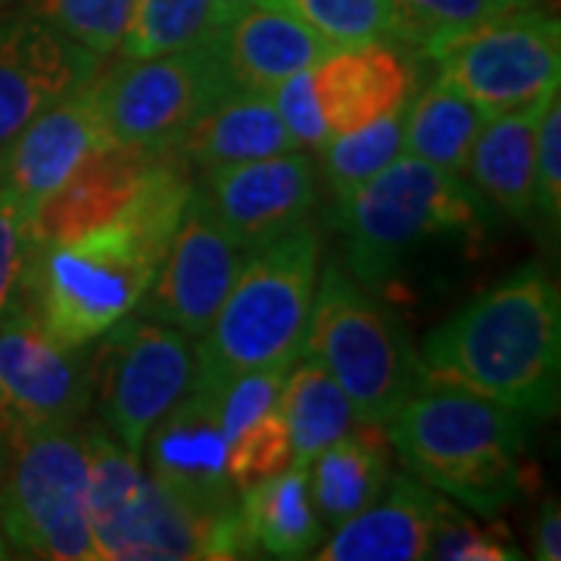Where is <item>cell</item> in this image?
I'll list each match as a JSON object with an SVG mask.
<instances>
[{
	"label": "cell",
	"mask_w": 561,
	"mask_h": 561,
	"mask_svg": "<svg viewBox=\"0 0 561 561\" xmlns=\"http://www.w3.org/2000/svg\"><path fill=\"white\" fill-rule=\"evenodd\" d=\"M496 219L468 179L415 157H397L334 201L346 272L387 306L419 302L446 272L474 260Z\"/></svg>",
	"instance_id": "obj_1"
},
{
	"label": "cell",
	"mask_w": 561,
	"mask_h": 561,
	"mask_svg": "<svg viewBox=\"0 0 561 561\" xmlns=\"http://www.w3.org/2000/svg\"><path fill=\"white\" fill-rule=\"evenodd\" d=\"M424 381L449 383L556 419L561 400V297L540 262H524L456 309L419 346Z\"/></svg>",
	"instance_id": "obj_2"
},
{
	"label": "cell",
	"mask_w": 561,
	"mask_h": 561,
	"mask_svg": "<svg viewBox=\"0 0 561 561\" xmlns=\"http://www.w3.org/2000/svg\"><path fill=\"white\" fill-rule=\"evenodd\" d=\"M534 419L481 393L424 381L383 424L409 474L481 518H496L537 481Z\"/></svg>",
	"instance_id": "obj_3"
},
{
	"label": "cell",
	"mask_w": 561,
	"mask_h": 561,
	"mask_svg": "<svg viewBox=\"0 0 561 561\" xmlns=\"http://www.w3.org/2000/svg\"><path fill=\"white\" fill-rule=\"evenodd\" d=\"M88 446V524L103 561L247 559L238 502L206 505L140 468L101 421L84 427Z\"/></svg>",
	"instance_id": "obj_4"
},
{
	"label": "cell",
	"mask_w": 561,
	"mask_h": 561,
	"mask_svg": "<svg viewBox=\"0 0 561 561\" xmlns=\"http://www.w3.org/2000/svg\"><path fill=\"white\" fill-rule=\"evenodd\" d=\"M321 268V228L302 219L247 253L209 331L194 346V390L221 400L234 378L300 359Z\"/></svg>",
	"instance_id": "obj_5"
},
{
	"label": "cell",
	"mask_w": 561,
	"mask_h": 561,
	"mask_svg": "<svg viewBox=\"0 0 561 561\" xmlns=\"http://www.w3.org/2000/svg\"><path fill=\"white\" fill-rule=\"evenodd\" d=\"M160 260L113 219L69 241L32 243L20 306L69 346H88L131 316Z\"/></svg>",
	"instance_id": "obj_6"
},
{
	"label": "cell",
	"mask_w": 561,
	"mask_h": 561,
	"mask_svg": "<svg viewBox=\"0 0 561 561\" xmlns=\"http://www.w3.org/2000/svg\"><path fill=\"white\" fill-rule=\"evenodd\" d=\"M300 356L319 359L353 402L356 421L387 424L421 383L419 350L393 306L368 294L341 262H324Z\"/></svg>",
	"instance_id": "obj_7"
},
{
	"label": "cell",
	"mask_w": 561,
	"mask_h": 561,
	"mask_svg": "<svg viewBox=\"0 0 561 561\" xmlns=\"http://www.w3.org/2000/svg\"><path fill=\"white\" fill-rule=\"evenodd\" d=\"M0 540L25 559L91 561L88 446L76 427L44 431L7 449L0 465Z\"/></svg>",
	"instance_id": "obj_8"
},
{
	"label": "cell",
	"mask_w": 561,
	"mask_h": 561,
	"mask_svg": "<svg viewBox=\"0 0 561 561\" xmlns=\"http://www.w3.org/2000/svg\"><path fill=\"white\" fill-rule=\"evenodd\" d=\"M443 84L481 103L490 116L518 110L561 81V28L530 0L421 50Z\"/></svg>",
	"instance_id": "obj_9"
},
{
	"label": "cell",
	"mask_w": 561,
	"mask_h": 561,
	"mask_svg": "<svg viewBox=\"0 0 561 561\" xmlns=\"http://www.w3.org/2000/svg\"><path fill=\"white\" fill-rule=\"evenodd\" d=\"M94 84L110 140L144 150H172L203 113L234 91L216 32L172 54L144 60L122 57L103 76L98 72Z\"/></svg>",
	"instance_id": "obj_10"
},
{
	"label": "cell",
	"mask_w": 561,
	"mask_h": 561,
	"mask_svg": "<svg viewBox=\"0 0 561 561\" xmlns=\"http://www.w3.org/2000/svg\"><path fill=\"white\" fill-rule=\"evenodd\" d=\"M98 341L91 350V405H98L103 427L140 459L153 424L194 381V346L187 334L147 316H125Z\"/></svg>",
	"instance_id": "obj_11"
},
{
	"label": "cell",
	"mask_w": 561,
	"mask_h": 561,
	"mask_svg": "<svg viewBox=\"0 0 561 561\" xmlns=\"http://www.w3.org/2000/svg\"><path fill=\"white\" fill-rule=\"evenodd\" d=\"M91 390L88 346L57 341L20 302L0 316V431L7 449L44 431L81 424Z\"/></svg>",
	"instance_id": "obj_12"
},
{
	"label": "cell",
	"mask_w": 561,
	"mask_h": 561,
	"mask_svg": "<svg viewBox=\"0 0 561 561\" xmlns=\"http://www.w3.org/2000/svg\"><path fill=\"white\" fill-rule=\"evenodd\" d=\"M247 253L250 250L234 241L213 216L201 187H194L153 284L138 302L140 316L162 321L187 337H203L238 278Z\"/></svg>",
	"instance_id": "obj_13"
},
{
	"label": "cell",
	"mask_w": 561,
	"mask_h": 561,
	"mask_svg": "<svg viewBox=\"0 0 561 561\" xmlns=\"http://www.w3.org/2000/svg\"><path fill=\"white\" fill-rule=\"evenodd\" d=\"M197 187L221 228L241 247L256 250L316 209L319 165L309 153L287 150L209 169Z\"/></svg>",
	"instance_id": "obj_14"
},
{
	"label": "cell",
	"mask_w": 561,
	"mask_h": 561,
	"mask_svg": "<svg viewBox=\"0 0 561 561\" xmlns=\"http://www.w3.org/2000/svg\"><path fill=\"white\" fill-rule=\"evenodd\" d=\"M98 72L101 57L66 38L32 7L0 13V147Z\"/></svg>",
	"instance_id": "obj_15"
},
{
	"label": "cell",
	"mask_w": 561,
	"mask_h": 561,
	"mask_svg": "<svg viewBox=\"0 0 561 561\" xmlns=\"http://www.w3.org/2000/svg\"><path fill=\"white\" fill-rule=\"evenodd\" d=\"M94 79L44 106L0 147V184L28 209V216H35L91 150L110 144Z\"/></svg>",
	"instance_id": "obj_16"
},
{
	"label": "cell",
	"mask_w": 561,
	"mask_h": 561,
	"mask_svg": "<svg viewBox=\"0 0 561 561\" xmlns=\"http://www.w3.org/2000/svg\"><path fill=\"white\" fill-rule=\"evenodd\" d=\"M140 459L157 481L206 505H231V481L225 471L228 437L219 424V400L187 387L147 434Z\"/></svg>",
	"instance_id": "obj_17"
},
{
	"label": "cell",
	"mask_w": 561,
	"mask_h": 561,
	"mask_svg": "<svg viewBox=\"0 0 561 561\" xmlns=\"http://www.w3.org/2000/svg\"><path fill=\"white\" fill-rule=\"evenodd\" d=\"M312 88L328 131L343 135L405 106L415 91V66L383 41L334 47L312 66Z\"/></svg>",
	"instance_id": "obj_18"
},
{
	"label": "cell",
	"mask_w": 561,
	"mask_h": 561,
	"mask_svg": "<svg viewBox=\"0 0 561 561\" xmlns=\"http://www.w3.org/2000/svg\"><path fill=\"white\" fill-rule=\"evenodd\" d=\"M440 493L415 474H393L387 490L359 515L334 527L316 549L319 561H419L427 559L443 512Z\"/></svg>",
	"instance_id": "obj_19"
},
{
	"label": "cell",
	"mask_w": 561,
	"mask_h": 561,
	"mask_svg": "<svg viewBox=\"0 0 561 561\" xmlns=\"http://www.w3.org/2000/svg\"><path fill=\"white\" fill-rule=\"evenodd\" d=\"M157 150L131 144H103L41 203L32 216V243L69 241L113 221L135 197Z\"/></svg>",
	"instance_id": "obj_20"
},
{
	"label": "cell",
	"mask_w": 561,
	"mask_h": 561,
	"mask_svg": "<svg viewBox=\"0 0 561 561\" xmlns=\"http://www.w3.org/2000/svg\"><path fill=\"white\" fill-rule=\"evenodd\" d=\"M216 47L234 91H272L334 50L306 22L265 0L247 3L228 25L216 28Z\"/></svg>",
	"instance_id": "obj_21"
},
{
	"label": "cell",
	"mask_w": 561,
	"mask_h": 561,
	"mask_svg": "<svg viewBox=\"0 0 561 561\" xmlns=\"http://www.w3.org/2000/svg\"><path fill=\"white\" fill-rule=\"evenodd\" d=\"M559 91V88H556ZM524 103L518 110L500 113L486 122L468 157V184L490 203L496 216L534 225V157H537V128L549 98Z\"/></svg>",
	"instance_id": "obj_22"
},
{
	"label": "cell",
	"mask_w": 561,
	"mask_h": 561,
	"mask_svg": "<svg viewBox=\"0 0 561 561\" xmlns=\"http://www.w3.org/2000/svg\"><path fill=\"white\" fill-rule=\"evenodd\" d=\"M191 169H219L297 150L268 91H231L172 147Z\"/></svg>",
	"instance_id": "obj_23"
},
{
	"label": "cell",
	"mask_w": 561,
	"mask_h": 561,
	"mask_svg": "<svg viewBox=\"0 0 561 561\" xmlns=\"http://www.w3.org/2000/svg\"><path fill=\"white\" fill-rule=\"evenodd\" d=\"M309 471V496L324 527H341L387 490L390 440L383 424L353 421V427L324 446Z\"/></svg>",
	"instance_id": "obj_24"
},
{
	"label": "cell",
	"mask_w": 561,
	"mask_h": 561,
	"mask_svg": "<svg viewBox=\"0 0 561 561\" xmlns=\"http://www.w3.org/2000/svg\"><path fill=\"white\" fill-rule=\"evenodd\" d=\"M238 502L243 534L253 556L268 559H312L324 537V524L309 496L306 465L262 478L241 490Z\"/></svg>",
	"instance_id": "obj_25"
},
{
	"label": "cell",
	"mask_w": 561,
	"mask_h": 561,
	"mask_svg": "<svg viewBox=\"0 0 561 561\" xmlns=\"http://www.w3.org/2000/svg\"><path fill=\"white\" fill-rule=\"evenodd\" d=\"M490 119L481 103L434 79L402 106V150L443 172L465 175L471 147Z\"/></svg>",
	"instance_id": "obj_26"
},
{
	"label": "cell",
	"mask_w": 561,
	"mask_h": 561,
	"mask_svg": "<svg viewBox=\"0 0 561 561\" xmlns=\"http://www.w3.org/2000/svg\"><path fill=\"white\" fill-rule=\"evenodd\" d=\"M278 412L290 434L294 465H309L356 421L353 402L343 393L341 383L312 356H302L290 365Z\"/></svg>",
	"instance_id": "obj_27"
},
{
	"label": "cell",
	"mask_w": 561,
	"mask_h": 561,
	"mask_svg": "<svg viewBox=\"0 0 561 561\" xmlns=\"http://www.w3.org/2000/svg\"><path fill=\"white\" fill-rule=\"evenodd\" d=\"M402 153V106L356 131L331 135L319 147V175H324L334 201L350 197L359 184L375 179L383 165Z\"/></svg>",
	"instance_id": "obj_28"
},
{
	"label": "cell",
	"mask_w": 561,
	"mask_h": 561,
	"mask_svg": "<svg viewBox=\"0 0 561 561\" xmlns=\"http://www.w3.org/2000/svg\"><path fill=\"white\" fill-rule=\"evenodd\" d=\"M213 32V0H135L119 54L125 60L172 54L201 44Z\"/></svg>",
	"instance_id": "obj_29"
},
{
	"label": "cell",
	"mask_w": 561,
	"mask_h": 561,
	"mask_svg": "<svg viewBox=\"0 0 561 561\" xmlns=\"http://www.w3.org/2000/svg\"><path fill=\"white\" fill-rule=\"evenodd\" d=\"M522 3L527 0H387L390 41H402L421 54L427 44L481 25Z\"/></svg>",
	"instance_id": "obj_30"
},
{
	"label": "cell",
	"mask_w": 561,
	"mask_h": 561,
	"mask_svg": "<svg viewBox=\"0 0 561 561\" xmlns=\"http://www.w3.org/2000/svg\"><path fill=\"white\" fill-rule=\"evenodd\" d=\"M28 7L101 60L119 50L135 13V0H28Z\"/></svg>",
	"instance_id": "obj_31"
},
{
	"label": "cell",
	"mask_w": 561,
	"mask_h": 561,
	"mask_svg": "<svg viewBox=\"0 0 561 561\" xmlns=\"http://www.w3.org/2000/svg\"><path fill=\"white\" fill-rule=\"evenodd\" d=\"M294 13L331 47L390 41L387 0H265Z\"/></svg>",
	"instance_id": "obj_32"
},
{
	"label": "cell",
	"mask_w": 561,
	"mask_h": 561,
	"mask_svg": "<svg viewBox=\"0 0 561 561\" xmlns=\"http://www.w3.org/2000/svg\"><path fill=\"white\" fill-rule=\"evenodd\" d=\"M287 465H294V449H290V434L278 409L247 424L241 434L228 443L225 471H228L231 486L238 490H247L250 483L278 474Z\"/></svg>",
	"instance_id": "obj_33"
},
{
	"label": "cell",
	"mask_w": 561,
	"mask_h": 561,
	"mask_svg": "<svg viewBox=\"0 0 561 561\" xmlns=\"http://www.w3.org/2000/svg\"><path fill=\"white\" fill-rule=\"evenodd\" d=\"M524 552L502 524H478L461 515L456 505L443 502L440 522L431 537L427 559L449 561H518Z\"/></svg>",
	"instance_id": "obj_34"
},
{
	"label": "cell",
	"mask_w": 561,
	"mask_h": 561,
	"mask_svg": "<svg viewBox=\"0 0 561 561\" xmlns=\"http://www.w3.org/2000/svg\"><path fill=\"white\" fill-rule=\"evenodd\" d=\"M534 219L559 238L561 225V101L559 91L549 98L537 128V157H534Z\"/></svg>",
	"instance_id": "obj_35"
},
{
	"label": "cell",
	"mask_w": 561,
	"mask_h": 561,
	"mask_svg": "<svg viewBox=\"0 0 561 561\" xmlns=\"http://www.w3.org/2000/svg\"><path fill=\"white\" fill-rule=\"evenodd\" d=\"M290 365H272V368H256L228 383L221 390L219 400V424L228 443L241 434L247 424L262 419L265 412L278 409L280 390L287 381Z\"/></svg>",
	"instance_id": "obj_36"
},
{
	"label": "cell",
	"mask_w": 561,
	"mask_h": 561,
	"mask_svg": "<svg viewBox=\"0 0 561 561\" xmlns=\"http://www.w3.org/2000/svg\"><path fill=\"white\" fill-rule=\"evenodd\" d=\"M28 256H32V216L0 184V316L20 302Z\"/></svg>",
	"instance_id": "obj_37"
},
{
	"label": "cell",
	"mask_w": 561,
	"mask_h": 561,
	"mask_svg": "<svg viewBox=\"0 0 561 561\" xmlns=\"http://www.w3.org/2000/svg\"><path fill=\"white\" fill-rule=\"evenodd\" d=\"M268 98L278 110L280 122L287 128V135L294 138L297 147L306 150H319L324 140L331 138L328 122L321 116V106L316 101V88H312V69L294 72L284 81H278Z\"/></svg>",
	"instance_id": "obj_38"
},
{
	"label": "cell",
	"mask_w": 561,
	"mask_h": 561,
	"mask_svg": "<svg viewBox=\"0 0 561 561\" xmlns=\"http://www.w3.org/2000/svg\"><path fill=\"white\" fill-rule=\"evenodd\" d=\"M534 556L540 561H559L561 559V512L559 502H542L540 515H537V527H534Z\"/></svg>",
	"instance_id": "obj_39"
},
{
	"label": "cell",
	"mask_w": 561,
	"mask_h": 561,
	"mask_svg": "<svg viewBox=\"0 0 561 561\" xmlns=\"http://www.w3.org/2000/svg\"><path fill=\"white\" fill-rule=\"evenodd\" d=\"M247 3H253V0H213V25H216V28L228 25V22L241 13Z\"/></svg>",
	"instance_id": "obj_40"
},
{
	"label": "cell",
	"mask_w": 561,
	"mask_h": 561,
	"mask_svg": "<svg viewBox=\"0 0 561 561\" xmlns=\"http://www.w3.org/2000/svg\"><path fill=\"white\" fill-rule=\"evenodd\" d=\"M7 459V440H3V431H0V465Z\"/></svg>",
	"instance_id": "obj_41"
},
{
	"label": "cell",
	"mask_w": 561,
	"mask_h": 561,
	"mask_svg": "<svg viewBox=\"0 0 561 561\" xmlns=\"http://www.w3.org/2000/svg\"><path fill=\"white\" fill-rule=\"evenodd\" d=\"M0 559H10V552H7V542L0 540Z\"/></svg>",
	"instance_id": "obj_42"
},
{
	"label": "cell",
	"mask_w": 561,
	"mask_h": 561,
	"mask_svg": "<svg viewBox=\"0 0 561 561\" xmlns=\"http://www.w3.org/2000/svg\"><path fill=\"white\" fill-rule=\"evenodd\" d=\"M3 3H10V0H0V7H3Z\"/></svg>",
	"instance_id": "obj_43"
}]
</instances>
